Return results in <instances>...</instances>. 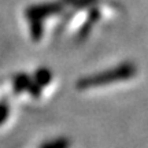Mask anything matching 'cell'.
Returning <instances> with one entry per match:
<instances>
[{
  "label": "cell",
  "instance_id": "6da1fadb",
  "mask_svg": "<svg viewBox=\"0 0 148 148\" xmlns=\"http://www.w3.org/2000/svg\"><path fill=\"white\" fill-rule=\"evenodd\" d=\"M136 69L133 67L132 64H123L121 67H118L115 70H111L108 73H104L96 77L95 79H90V81H84V85L88 86V85H100V84H107V82H114V81H119V79H126L130 78L133 74H134Z\"/></svg>",
  "mask_w": 148,
  "mask_h": 148
},
{
  "label": "cell",
  "instance_id": "7a4b0ae2",
  "mask_svg": "<svg viewBox=\"0 0 148 148\" xmlns=\"http://www.w3.org/2000/svg\"><path fill=\"white\" fill-rule=\"evenodd\" d=\"M7 114H8L7 107H5V106H0V123H1V122H3V119L7 116Z\"/></svg>",
  "mask_w": 148,
  "mask_h": 148
},
{
  "label": "cell",
  "instance_id": "3957f363",
  "mask_svg": "<svg viewBox=\"0 0 148 148\" xmlns=\"http://www.w3.org/2000/svg\"><path fill=\"white\" fill-rule=\"evenodd\" d=\"M64 147V144L62 143H56V144H51V145H48L47 148H63Z\"/></svg>",
  "mask_w": 148,
  "mask_h": 148
}]
</instances>
